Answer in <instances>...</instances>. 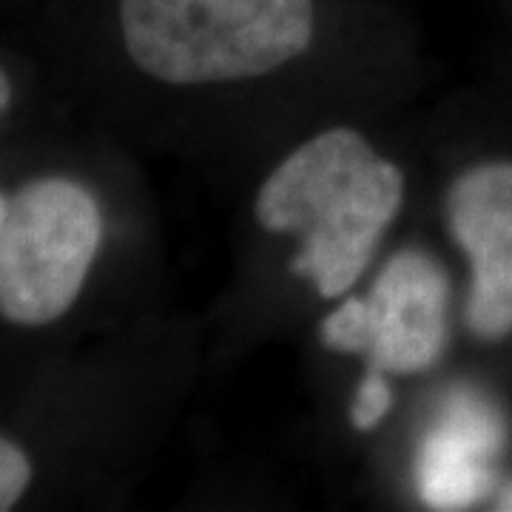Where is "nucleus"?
I'll use <instances>...</instances> for the list:
<instances>
[{
	"label": "nucleus",
	"mask_w": 512,
	"mask_h": 512,
	"mask_svg": "<svg viewBox=\"0 0 512 512\" xmlns=\"http://www.w3.org/2000/svg\"><path fill=\"white\" fill-rule=\"evenodd\" d=\"M402 171L356 131H325L296 148L256 197L268 231L302 237L293 271L322 296H342L365 271L384 228L399 214Z\"/></svg>",
	"instance_id": "1"
},
{
	"label": "nucleus",
	"mask_w": 512,
	"mask_h": 512,
	"mask_svg": "<svg viewBox=\"0 0 512 512\" xmlns=\"http://www.w3.org/2000/svg\"><path fill=\"white\" fill-rule=\"evenodd\" d=\"M131 60L151 77L194 86L259 77L302 55L311 0H120Z\"/></svg>",
	"instance_id": "2"
},
{
	"label": "nucleus",
	"mask_w": 512,
	"mask_h": 512,
	"mask_svg": "<svg viewBox=\"0 0 512 512\" xmlns=\"http://www.w3.org/2000/svg\"><path fill=\"white\" fill-rule=\"evenodd\" d=\"M103 237L83 185L52 177L20 188L0 220V316L37 328L69 311Z\"/></svg>",
	"instance_id": "3"
},
{
	"label": "nucleus",
	"mask_w": 512,
	"mask_h": 512,
	"mask_svg": "<svg viewBox=\"0 0 512 512\" xmlns=\"http://www.w3.org/2000/svg\"><path fill=\"white\" fill-rule=\"evenodd\" d=\"M450 231L470 256L467 325L481 339L512 333V163L458 177L447 200Z\"/></svg>",
	"instance_id": "4"
},
{
	"label": "nucleus",
	"mask_w": 512,
	"mask_h": 512,
	"mask_svg": "<svg viewBox=\"0 0 512 512\" xmlns=\"http://www.w3.org/2000/svg\"><path fill=\"white\" fill-rule=\"evenodd\" d=\"M447 296V276L430 256H393L365 299L370 362L390 373L433 365L447 342Z\"/></svg>",
	"instance_id": "5"
},
{
	"label": "nucleus",
	"mask_w": 512,
	"mask_h": 512,
	"mask_svg": "<svg viewBox=\"0 0 512 512\" xmlns=\"http://www.w3.org/2000/svg\"><path fill=\"white\" fill-rule=\"evenodd\" d=\"M501 439L504 430L493 407L470 393H456L421 444L416 464L421 498L436 510L470 507L493 481Z\"/></svg>",
	"instance_id": "6"
},
{
	"label": "nucleus",
	"mask_w": 512,
	"mask_h": 512,
	"mask_svg": "<svg viewBox=\"0 0 512 512\" xmlns=\"http://www.w3.org/2000/svg\"><path fill=\"white\" fill-rule=\"evenodd\" d=\"M322 336L328 348L345 353H365L367 348V305L365 299H345L325 319Z\"/></svg>",
	"instance_id": "7"
},
{
	"label": "nucleus",
	"mask_w": 512,
	"mask_h": 512,
	"mask_svg": "<svg viewBox=\"0 0 512 512\" xmlns=\"http://www.w3.org/2000/svg\"><path fill=\"white\" fill-rule=\"evenodd\" d=\"M32 481V464L18 444L0 436V512L12 510Z\"/></svg>",
	"instance_id": "8"
},
{
	"label": "nucleus",
	"mask_w": 512,
	"mask_h": 512,
	"mask_svg": "<svg viewBox=\"0 0 512 512\" xmlns=\"http://www.w3.org/2000/svg\"><path fill=\"white\" fill-rule=\"evenodd\" d=\"M390 404H393L390 384L384 382L382 370L376 367L365 382H362V387H359L356 402H353V410H350V419H353V424H356L359 430H370V427H376V424L387 416Z\"/></svg>",
	"instance_id": "9"
},
{
	"label": "nucleus",
	"mask_w": 512,
	"mask_h": 512,
	"mask_svg": "<svg viewBox=\"0 0 512 512\" xmlns=\"http://www.w3.org/2000/svg\"><path fill=\"white\" fill-rule=\"evenodd\" d=\"M9 100H12V86H9V77L0 72V111L9 106Z\"/></svg>",
	"instance_id": "10"
},
{
	"label": "nucleus",
	"mask_w": 512,
	"mask_h": 512,
	"mask_svg": "<svg viewBox=\"0 0 512 512\" xmlns=\"http://www.w3.org/2000/svg\"><path fill=\"white\" fill-rule=\"evenodd\" d=\"M498 507L501 510H510L512 512V484L504 490V495H501V501H498Z\"/></svg>",
	"instance_id": "11"
},
{
	"label": "nucleus",
	"mask_w": 512,
	"mask_h": 512,
	"mask_svg": "<svg viewBox=\"0 0 512 512\" xmlns=\"http://www.w3.org/2000/svg\"><path fill=\"white\" fill-rule=\"evenodd\" d=\"M3 211H6V200H3V194H0V220H3Z\"/></svg>",
	"instance_id": "12"
}]
</instances>
